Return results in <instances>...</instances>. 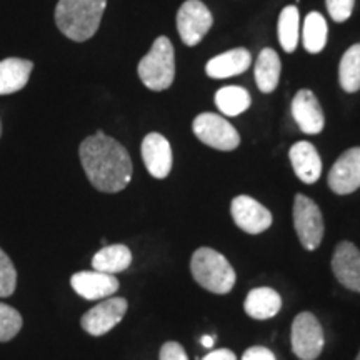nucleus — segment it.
<instances>
[{
	"label": "nucleus",
	"mask_w": 360,
	"mask_h": 360,
	"mask_svg": "<svg viewBox=\"0 0 360 360\" xmlns=\"http://www.w3.org/2000/svg\"><path fill=\"white\" fill-rule=\"evenodd\" d=\"M80 164L97 191L115 193L124 191L132 180V159L127 148L115 139L97 132L80 143Z\"/></svg>",
	"instance_id": "f257e3e1"
},
{
	"label": "nucleus",
	"mask_w": 360,
	"mask_h": 360,
	"mask_svg": "<svg viewBox=\"0 0 360 360\" xmlns=\"http://www.w3.org/2000/svg\"><path fill=\"white\" fill-rule=\"evenodd\" d=\"M105 7L107 0H58L56 24L67 39L85 42L96 35Z\"/></svg>",
	"instance_id": "f03ea898"
},
{
	"label": "nucleus",
	"mask_w": 360,
	"mask_h": 360,
	"mask_svg": "<svg viewBox=\"0 0 360 360\" xmlns=\"http://www.w3.org/2000/svg\"><path fill=\"white\" fill-rule=\"evenodd\" d=\"M191 272L195 282L217 295L229 294L236 285V270L217 250L200 247L193 252Z\"/></svg>",
	"instance_id": "7ed1b4c3"
},
{
	"label": "nucleus",
	"mask_w": 360,
	"mask_h": 360,
	"mask_svg": "<svg viewBox=\"0 0 360 360\" xmlns=\"http://www.w3.org/2000/svg\"><path fill=\"white\" fill-rule=\"evenodd\" d=\"M139 77L147 89L160 92L169 89L175 77L174 45L167 37L155 39L150 52L139 64Z\"/></svg>",
	"instance_id": "20e7f679"
},
{
	"label": "nucleus",
	"mask_w": 360,
	"mask_h": 360,
	"mask_svg": "<svg viewBox=\"0 0 360 360\" xmlns=\"http://www.w3.org/2000/svg\"><path fill=\"white\" fill-rule=\"evenodd\" d=\"M292 352L300 360H315L326 345L323 328L312 312H300L292 322Z\"/></svg>",
	"instance_id": "39448f33"
},
{
	"label": "nucleus",
	"mask_w": 360,
	"mask_h": 360,
	"mask_svg": "<svg viewBox=\"0 0 360 360\" xmlns=\"http://www.w3.org/2000/svg\"><path fill=\"white\" fill-rule=\"evenodd\" d=\"M294 227L304 249L315 250L323 238V217L319 205L304 193L294 199Z\"/></svg>",
	"instance_id": "423d86ee"
},
{
	"label": "nucleus",
	"mask_w": 360,
	"mask_h": 360,
	"mask_svg": "<svg viewBox=\"0 0 360 360\" xmlns=\"http://www.w3.org/2000/svg\"><path fill=\"white\" fill-rule=\"evenodd\" d=\"M193 134L205 146L217 150H236L240 143V135L227 119L212 112H205L195 117L192 124Z\"/></svg>",
	"instance_id": "0eeeda50"
},
{
	"label": "nucleus",
	"mask_w": 360,
	"mask_h": 360,
	"mask_svg": "<svg viewBox=\"0 0 360 360\" xmlns=\"http://www.w3.org/2000/svg\"><path fill=\"white\" fill-rule=\"evenodd\" d=\"M212 24V13L200 0H187L177 12V30L182 42L188 47L199 44Z\"/></svg>",
	"instance_id": "6e6552de"
},
{
	"label": "nucleus",
	"mask_w": 360,
	"mask_h": 360,
	"mask_svg": "<svg viewBox=\"0 0 360 360\" xmlns=\"http://www.w3.org/2000/svg\"><path fill=\"white\" fill-rule=\"evenodd\" d=\"M127 300L122 297H107L96 307H92L89 312H85L80 319V326L87 334L94 337H101L107 332H110L117 323L124 319L127 314Z\"/></svg>",
	"instance_id": "1a4fd4ad"
},
{
	"label": "nucleus",
	"mask_w": 360,
	"mask_h": 360,
	"mask_svg": "<svg viewBox=\"0 0 360 360\" xmlns=\"http://www.w3.org/2000/svg\"><path fill=\"white\" fill-rule=\"evenodd\" d=\"M231 214L237 227L252 236L265 232L272 225L270 210L249 195L236 197L232 200Z\"/></svg>",
	"instance_id": "9d476101"
},
{
	"label": "nucleus",
	"mask_w": 360,
	"mask_h": 360,
	"mask_svg": "<svg viewBox=\"0 0 360 360\" xmlns=\"http://www.w3.org/2000/svg\"><path fill=\"white\" fill-rule=\"evenodd\" d=\"M327 182L337 195H349L360 188V147L349 148L337 159Z\"/></svg>",
	"instance_id": "9b49d317"
},
{
	"label": "nucleus",
	"mask_w": 360,
	"mask_h": 360,
	"mask_svg": "<svg viewBox=\"0 0 360 360\" xmlns=\"http://www.w3.org/2000/svg\"><path fill=\"white\" fill-rule=\"evenodd\" d=\"M332 272L345 289L360 294V250L352 242L337 244L332 255Z\"/></svg>",
	"instance_id": "f8f14e48"
},
{
	"label": "nucleus",
	"mask_w": 360,
	"mask_h": 360,
	"mask_svg": "<svg viewBox=\"0 0 360 360\" xmlns=\"http://www.w3.org/2000/svg\"><path fill=\"white\" fill-rule=\"evenodd\" d=\"M292 115L304 134L317 135L326 127V117L312 90H299L292 101Z\"/></svg>",
	"instance_id": "ddd939ff"
},
{
	"label": "nucleus",
	"mask_w": 360,
	"mask_h": 360,
	"mask_svg": "<svg viewBox=\"0 0 360 360\" xmlns=\"http://www.w3.org/2000/svg\"><path fill=\"white\" fill-rule=\"evenodd\" d=\"M72 289L87 300L107 299L119 290V278L112 274H103L98 270H84L74 274L70 278Z\"/></svg>",
	"instance_id": "4468645a"
},
{
	"label": "nucleus",
	"mask_w": 360,
	"mask_h": 360,
	"mask_svg": "<svg viewBox=\"0 0 360 360\" xmlns=\"http://www.w3.org/2000/svg\"><path fill=\"white\" fill-rule=\"evenodd\" d=\"M142 159L152 177L165 179L172 170V147L164 135L152 132L142 142Z\"/></svg>",
	"instance_id": "2eb2a0df"
},
{
	"label": "nucleus",
	"mask_w": 360,
	"mask_h": 360,
	"mask_svg": "<svg viewBox=\"0 0 360 360\" xmlns=\"http://www.w3.org/2000/svg\"><path fill=\"white\" fill-rule=\"evenodd\" d=\"M290 164L297 177L304 184H315L321 179L322 160L310 142H297L290 147Z\"/></svg>",
	"instance_id": "dca6fc26"
},
{
	"label": "nucleus",
	"mask_w": 360,
	"mask_h": 360,
	"mask_svg": "<svg viewBox=\"0 0 360 360\" xmlns=\"http://www.w3.org/2000/svg\"><path fill=\"white\" fill-rule=\"evenodd\" d=\"M252 56L247 49H232L207 62L205 72L210 79H229L240 75L249 69Z\"/></svg>",
	"instance_id": "f3484780"
},
{
	"label": "nucleus",
	"mask_w": 360,
	"mask_h": 360,
	"mask_svg": "<svg viewBox=\"0 0 360 360\" xmlns=\"http://www.w3.org/2000/svg\"><path fill=\"white\" fill-rule=\"evenodd\" d=\"M34 64L25 58H4L0 60V96H8L22 90L29 82Z\"/></svg>",
	"instance_id": "a211bd4d"
},
{
	"label": "nucleus",
	"mask_w": 360,
	"mask_h": 360,
	"mask_svg": "<svg viewBox=\"0 0 360 360\" xmlns=\"http://www.w3.org/2000/svg\"><path fill=\"white\" fill-rule=\"evenodd\" d=\"M244 309L245 314L255 321H267L281 312L282 297L270 287H257L247 294Z\"/></svg>",
	"instance_id": "6ab92c4d"
},
{
	"label": "nucleus",
	"mask_w": 360,
	"mask_h": 360,
	"mask_svg": "<svg viewBox=\"0 0 360 360\" xmlns=\"http://www.w3.org/2000/svg\"><path fill=\"white\" fill-rule=\"evenodd\" d=\"M130 264H132V252H130L127 245L122 244L102 247L92 259L94 270H98V272L103 274H112V276L127 270Z\"/></svg>",
	"instance_id": "aec40b11"
},
{
	"label": "nucleus",
	"mask_w": 360,
	"mask_h": 360,
	"mask_svg": "<svg viewBox=\"0 0 360 360\" xmlns=\"http://www.w3.org/2000/svg\"><path fill=\"white\" fill-rule=\"evenodd\" d=\"M281 80V58L272 49H264L255 64V82L260 92L270 94L277 89Z\"/></svg>",
	"instance_id": "412c9836"
},
{
	"label": "nucleus",
	"mask_w": 360,
	"mask_h": 360,
	"mask_svg": "<svg viewBox=\"0 0 360 360\" xmlns=\"http://www.w3.org/2000/svg\"><path fill=\"white\" fill-rule=\"evenodd\" d=\"M250 94L238 85L222 87L215 94V103L219 110L227 117H237L250 107Z\"/></svg>",
	"instance_id": "4be33fe9"
},
{
	"label": "nucleus",
	"mask_w": 360,
	"mask_h": 360,
	"mask_svg": "<svg viewBox=\"0 0 360 360\" xmlns=\"http://www.w3.org/2000/svg\"><path fill=\"white\" fill-rule=\"evenodd\" d=\"M340 87L354 94L360 90V44H355L344 53L339 67Z\"/></svg>",
	"instance_id": "5701e85b"
},
{
	"label": "nucleus",
	"mask_w": 360,
	"mask_h": 360,
	"mask_svg": "<svg viewBox=\"0 0 360 360\" xmlns=\"http://www.w3.org/2000/svg\"><path fill=\"white\" fill-rule=\"evenodd\" d=\"M304 47L310 53L323 51L327 44V22L319 12H310L304 22Z\"/></svg>",
	"instance_id": "b1692460"
},
{
	"label": "nucleus",
	"mask_w": 360,
	"mask_h": 360,
	"mask_svg": "<svg viewBox=\"0 0 360 360\" xmlns=\"http://www.w3.org/2000/svg\"><path fill=\"white\" fill-rule=\"evenodd\" d=\"M299 8L285 7L278 17V42L285 52L292 53L299 44Z\"/></svg>",
	"instance_id": "393cba45"
},
{
	"label": "nucleus",
	"mask_w": 360,
	"mask_h": 360,
	"mask_svg": "<svg viewBox=\"0 0 360 360\" xmlns=\"http://www.w3.org/2000/svg\"><path fill=\"white\" fill-rule=\"evenodd\" d=\"M22 328V315L11 305L0 304V342L15 337Z\"/></svg>",
	"instance_id": "a878e982"
},
{
	"label": "nucleus",
	"mask_w": 360,
	"mask_h": 360,
	"mask_svg": "<svg viewBox=\"0 0 360 360\" xmlns=\"http://www.w3.org/2000/svg\"><path fill=\"white\" fill-rule=\"evenodd\" d=\"M17 270L8 255L0 249V297H8L15 292Z\"/></svg>",
	"instance_id": "bb28decb"
},
{
	"label": "nucleus",
	"mask_w": 360,
	"mask_h": 360,
	"mask_svg": "<svg viewBox=\"0 0 360 360\" xmlns=\"http://www.w3.org/2000/svg\"><path fill=\"white\" fill-rule=\"evenodd\" d=\"M355 0H327V11L332 20L345 22L352 15Z\"/></svg>",
	"instance_id": "cd10ccee"
},
{
	"label": "nucleus",
	"mask_w": 360,
	"mask_h": 360,
	"mask_svg": "<svg viewBox=\"0 0 360 360\" xmlns=\"http://www.w3.org/2000/svg\"><path fill=\"white\" fill-rule=\"evenodd\" d=\"M160 360H188L186 350L177 342H165L160 349Z\"/></svg>",
	"instance_id": "c85d7f7f"
},
{
	"label": "nucleus",
	"mask_w": 360,
	"mask_h": 360,
	"mask_svg": "<svg viewBox=\"0 0 360 360\" xmlns=\"http://www.w3.org/2000/svg\"><path fill=\"white\" fill-rule=\"evenodd\" d=\"M242 360H276V355L267 347H262V345H254V347H249L244 352V357Z\"/></svg>",
	"instance_id": "c756f323"
},
{
	"label": "nucleus",
	"mask_w": 360,
	"mask_h": 360,
	"mask_svg": "<svg viewBox=\"0 0 360 360\" xmlns=\"http://www.w3.org/2000/svg\"><path fill=\"white\" fill-rule=\"evenodd\" d=\"M202 360H237V357L232 350L219 349V350H212V352H209Z\"/></svg>",
	"instance_id": "7c9ffc66"
},
{
	"label": "nucleus",
	"mask_w": 360,
	"mask_h": 360,
	"mask_svg": "<svg viewBox=\"0 0 360 360\" xmlns=\"http://www.w3.org/2000/svg\"><path fill=\"white\" fill-rule=\"evenodd\" d=\"M200 342H202V345H204L205 349H210V347H214V342H215V339L212 335H204L200 339Z\"/></svg>",
	"instance_id": "2f4dec72"
},
{
	"label": "nucleus",
	"mask_w": 360,
	"mask_h": 360,
	"mask_svg": "<svg viewBox=\"0 0 360 360\" xmlns=\"http://www.w3.org/2000/svg\"><path fill=\"white\" fill-rule=\"evenodd\" d=\"M0 137H2V122H0Z\"/></svg>",
	"instance_id": "473e14b6"
},
{
	"label": "nucleus",
	"mask_w": 360,
	"mask_h": 360,
	"mask_svg": "<svg viewBox=\"0 0 360 360\" xmlns=\"http://www.w3.org/2000/svg\"><path fill=\"white\" fill-rule=\"evenodd\" d=\"M355 360H360V352H359V355H357V359H355Z\"/></svg>",
	"instance_id": "72a5a7b5"
}]
</instances>
